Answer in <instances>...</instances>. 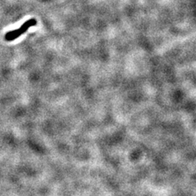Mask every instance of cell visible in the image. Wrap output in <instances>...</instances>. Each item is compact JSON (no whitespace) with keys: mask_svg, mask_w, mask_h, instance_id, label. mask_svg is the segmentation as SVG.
Listing matches in <instances>:
<instances>
[{"mask_svg":"<svg viewBox=\"0 0 196 196\" xmlns=\"http://www.w3.org/2000/svg\"><path fill=\"white\" fill-rule=\"evenodd\" d=\"M37 24V21L35 18H31L30 20H28L27 21H26L23 25H22L19 29L17 30H14L9 31L8 34H6L5 35V39L8 40V41H12L15 39L20 37L21 35H22L25 32L28 30L30 27L32 26H35Z\"/></svg>","mask_w":196,"mask_h":196,"instance_id":"6da1fadb","label":"cell"}]
</instances>
